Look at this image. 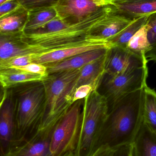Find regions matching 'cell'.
Here are the masks:
<instances>
[{
	"instance_id": "obj_1",
	"label": "cell",
	"mask_w": 156,
	"mask_h": 156,
	"mask_svg": "<svg viewBox=\"0 0 156 156\" xmlns=\"http://www.w3.org/2000/svg\"><path fill=\"white\" fill-rule=\"evenodd\" d=\"M144 88L125 95L109 111L93 155L101 148L113 149L133 143L143 122Z\"/></svg>"
},
{
	"instance_id": "obj_2",
	"label": "cell",
	"mask_w": 156,
	"mask_h": 156,
	"mask_svg": "<svg viewBox=\"0 0 156 156\" xmlns=\"http://www.w3.org/2000/svg\"><path fill=\"white\" fill-rule=\"evenodd\" d=\"M81 69L50 74L43 81L45 102L38 130L53 129L67 113L73 104V96Z\"/></svg>"
},
{
	"instance_id": "obj_3",
	"label": "cell",
	"mask_w": 156,
	"mask_h": 156,
	"mask_svg": "<svg viewBox=\"0 0 156 156\" xmlns=\"http://www.w3.org/2000/svg\"><path fill=\"white\" fill-rule=\"evenodd\" d=\"M16 93L14 101L15 132L11 147L24 141L38 130L45 102L43 81L30 83L22 86Z\"/></svg>"
},
{
	"instance_id": "obj_4",
	"label": "cell",
	"mask_w": 156,
	"mask_h": 156,
	"mask_svg": "<svg viewBox=\"0 0 156 156\" xmlns=\"http://www.w3.org/2000/svg\"><path fill=\"white\" fill-rule=\"evenodd\" d=\"M112 9L111 5H105L84 21L68 26L55 33L43 34L23 33L22 41L33 47L37 53H45L77 44L90 38L89 33L91 27Z\"/></svg>"
},
{
	"instance_id": "obj_5",
	"label": "cell",
	"mask_w": 156,
	"mask_h": 156,
	"mask_svg": "<svg viewBox=\"0 0 156 156\" xmlns=\"http://www.w3.org/2000/svg\"><path fill=\"white\" fill-rule=\"evenodd\" d=\"M106 98L97 90L83 100L80 128L75 152L77 156H92L101 128L108 113Z\"/></svg>"
},
{
	"instance_id": "obj_6",
	"label": "cell",
	"mask_w": 156,
	"mask_h": 156,
	"mask_svg": "<svg viewBox=\"0 0 156 156\" xmlns=\"http://www.w3.org/2000/svg\"><path fill=\"white\" fill-rule=\"evenodd\" d=\"M83 99L74 102L53 128L50 140L53 156H63L74 152L80 128Z\"/></svg>"
},
{
	"instance_id": "obj_7",
	"label": "cell",
	"mask_w": 156,
	"mask_h": 156,
	"mask_svg": "<svg viewBox=\"0 0 156 156\" xmlns=\"http://www.w3.org/2000/svg\"><path fill=\"white\" fill-rule=\"evenodd\" d=\"M148 74L147 66L115 76L105 73L97 91L106 98L109 111L125 95L143 88Z\"/></svg>"
},
{
	"instance_id": "obj_8",
	"label": "cell",
	"mask_w": 156,
	"mask_h": 156,
	"mask_svg": "<svg viewBox=\"0 0 156 156\" xmlns=\"http://www.w3.org/2000/svg\"><path fill=\"white\" fill-rule=\"evenodd\" d=\"M147 58L137 55L127 48L112 46L108 48L105 62V73L120 75L147 67Z\"/></svg>"
},
{
	"instance_id": "obj_9",
	"label": "cell",
	"mask_w": 156,
	"mask_h": 156,
	"mask_svg": "<svg viewBox=\"0 0 156 156\" xmlns=\"http://www.w3.org/2000/svg\"><path fill=\"white\" fill-rule=\"evenodd\" d=\"M105 5L103 0H59L55 8L58 16L72 25L84 21Z\"/></svg>"
},
{
	"instance_id": "obj_10",
	"label": "cell",
	"mask_w": 156,
	"mask_h": 156,
	"mask_svg": "<svg viewBox=\"0 0 156 156\" xmlns=\"http://www.w3.org/2000/svg\"><path fill=\"white\" fill-rule=\"evenodd\" d=\"M53 128L37 130L24 141L11 147L4 156H53L50 145Z\"/></svg>"
},
{
	"instance_id": "obj_11",
	"label": "cell",
	"mask_w": 156,
	"mask_h": 156,
	"mask_svg": "<svg viewBox=\"0 0 156 156\" xmlns=\"http://www.w3.org/2000/svg\"><path fill=\"white\" fill-rule=\"evenodd\" d=\"M110 47L107 40L88 38L71 46L42 53L33 63L43 65L53 64L92 50Z\"/></svg>"
},
{
	"instance_id": "obj_12",
	"label": "cell",
	"mask_w": 156,
	"mask_h": 156,
	"mask_svg": "<svg viewBox=\"0 0 156 156\" xmlns=\"http://www.w3.org/2000/svg\"><path fill=\"white\" fill-rule=\"evenodd\" d=\"M0 109L1 154L4 156L13 145L15 132L14 102L11 95H4Z\"/></svg>"
},
{
	"instance_id": "obj_13",
	"label": "cell",
	"mask_w": 156,
	"mask_h": 156,
	"mask_svg": "<svg viewBox=\"0 0 156 156\" xmlns=\"http://www.w3.org/2000/svg\"><path fill=\"white\" fill-rule=\"evenodd\" d=\"M135 19L117 12L113 8L104 18L91 27L89 38L108 40L129 25Z\"/></svg>"
},
{
	"instance_id": "obj_14",
	"label": "cell",
	"mask_w": 156,
	"mask_h": 156,
	"mask_svg": "<svg viewBox=\"0 0 156 156\" xmlns=\"http://www.w3.org/2000/svg\"><path fill=\"white\" fill-rule=\"evenodd\" d=\"M109 48L92 50L59 62L45 66L47 68L49 75L80 69L88 64L105 56Z\"/></svg>"
},
{
	"instance_id": "obj_15",
	"label": "cell",
	"mask_w": 156,
	"mask_h": 156,
	"mask_svg": "<svg viewBox=\"0 0 156 156\" xmlns=\"http://www.w3.org/2000/svg\"><path fill=\"white\" fill-rule=\"evenodd\" d=\"M23 33L0 34V60L34 53L32 47L22 41Z\"/></svg>"
},
{
	"instance_id": "obj_16",
	"label": "cell",
	"mask_w": 156,
	"mask_h": 156,
	"mask_svg": "<svg viewBox=\"0 0 156 156\" xmlns=\"http://www.w3.org/2000/svg\"><path fill=\"white\" fill-rule=\"evenodd\" d=\"M132 144L133 156H156V133L144 121Z\"/></svg>"
},
{
	"instance_id": "obj_17",
	"label": "cell",
	"mask_w": 156,
	"mask_h": 156,
	"mask_svg": "<svg viewBox=\"0 0 156 156\" xmlns=\"http://www.w3.org/2000/svg\"><path fill=\"white\" fill-rule=\"evenodd\" d=\"M106 55L81 69L77 81V88L84 84H90L94 90H97L105 73Z\"/></svg>"
},
{
	"instance_id": "obj_18",
	"label": "cell",
	"mask_w": 156,
	"mask_h": 156,
	"mask_svg": "<svg viewBox=\"0 0 156 156\" xmlns=\"http://www.w3.org/2000/svg\"><path fill=\"white\" fill-rule=\"evenodd\" d=\"M29 11L20 5L14 11L0 17V34L24 32Z\"/></svg>"
},
{
	"instance_id": "obj_19",
	"label": "cell",
	"mask_w": 156,
	"mask_h": 156,
	"mask_svg": "<svg viewBox=\"0 0 156 156\" xmlns=\"http://www.w3.org/2000/svg\"><path fill=\"white\" fill-rule=\"evenodd\" d=\"M46 77L16 69H0V82L3 88H8L21 83L43 81Z\"/></svg>"
},
{
	"instance_id": "obj_20",
	"label": "cell",
	"mask_w": 156,
	"mask_h": 156,
	"mask_svg": "<svg viewBox=\"0 0 156 156\" xmlns=\"http://www.w3.org/2000/svg\"><path fill=\"white\" fill-rule=\"evenodd\" d=\"M114 10L133 18L149 16L156 12V0L132 4L110 5Z\"/></svg>"
},
{
	"instance_id": "obj_21",
	"label": "cell",
	"mask_w": 156,
	"mask_h": 156,
	"mask_svg": "<svg viewBox=\"0 0 156 156\" xmlns=\"http://www.w3.org/2000/svg\"><path fill=\"white\" fill-rule=\"evenodd\" d=\"M148 16H145L135 18L121 32L107 40L110 46L127 48V44L130 39L146 24Z\"/></svg>"
},
{
	"instance_id": "obj_22",
	"label": "cell",
	"mask_w": 156,
	"mask_h": 156,
	"mask_svg": "<svg viewBox=\"0 0 156 156\" xmlns=\"http://www.w3.org/2000/svg\"><path fill=\"white\" fill-rule=\"evenodd\" d=\"M57 16L55 7L40 8L29 11L28 19L24 32L37 29Z\"/></svg>"
},
{
	"instance_id": "obj_23",
	"label": "cell",
	"mask_w": 156,
	"mask_h": 156,
	"mask_svg": "<svg viewBox=\"0 0 156 156\" xmlns=\"http://www.w3.org/2000/svg\"><path fill=\"white\" fill-rule=\"evenodd\" d=\"M144 90L143 121L156 133V91L147 84Z\"/></svg>"
},
{
	"instance_id": "obj_24",
	"label": "cell",
	"mask_w": 156,
	"mask_h": 156,
	"mask_svg": "<svg viewBox=\"0 0 156 156\" xmlns=\"http://www.w3.org/2000/svg\"><path fill=\"white\" fill-rule=\"evenodd\" d=\"M127 48L134 54L147 58V54L150 51L151 47L146 24L130 39Z\"/></svg>"
},
{
	"instance_id": "obj_25",
	"label": "cell",
	"mask_w": 156,
	"mask_h": 156,
	"mask_svg": "<svg viewBox=\"0 0 156 156\" xmlns=\"http://www.w3.org/2000/svg\"><path fill=\"white\" fill-rule=\"evenodd\" d=\"M147 37L150 43V51L147 54V61L156 62V12L148 16L146 23Z\"/></svg>"
},
{
	"instance_id": "obj_26",
	"label": "cell",
	"mask_w": 156,
	"mask_h": 156,
	"mask_svg": "<svg viewBox=\"0 0 156 156\" xmlns=\"http://www.w3.org/2000/svg\"><path fill=\"white\" fill-rule=\"evenodd\" d=\"M42 53H30L4 60H0V69L24 66L33 63Z\"/></svg>"
},
{
	"instance_id": "obj_27",
	"label": "cell",
	"mask_w": 156,
	"mask_h": 156,
	"mask_svg": "<svg viewBox=\"0 0 156 156\" xmlns=\"http://www.w3.org/2000/svg\"><path fill=\"white\" fill-rule=\"evenodd\" d=\"M69 25L63 22L58 16H57L50 22L37 29L32 31L24 32V33L35 34H50L60 31L61 29L65 28Z\"/></svg>"
},
{
	"instance_id": "obj_28",
	"label": "cell",
	"mask_w": 156,
	"mask_h": 156,
	"mask_svg": "<svg viewBox=\"0 0 156 156\" xmlns=\"http://www.w3.org/2000/svg\"><path fill=\"white\" fill-rule=\"evenodd\" d=\"M28 11L40 8L55 7L59 0H16Z\"/></svg>"
},
{
	"instance_id": "obj_29",
	"label": "cell",
	"mask_w": 156,
	"mask_h": 156,
	"mask_svg": "<svg viewBox=\"0 0 156 156\" xmlns=\"http://www.w3.org/2000/svg\"><path fill=\"white\" fill-rule=\"evenodd\" d=\"M12 68L19 69L28 73L38 74L44 77H47L49 75L48 72L47 68L46 66L36 63H31L24 66L16 67Z\"/></svg>"
},
{
	"instance_id": "obj_30",
	"label": "cell",
	"mask_w": 156,
	"mask_h": 156,
	"mask_svg": "<svg viewBox=\"0 0 156 156\" xmlns=\"http://www.w3.org/2000/svg\"><path fill=\"white\" fill-rule=\"evenodd\" d=\"M93 90H94L93 87L90 84H84L79 86L76 89L74 92L73 103L79 100L85 99Z\"/></svg>"
},
{
	"instance_id": "obj_31",
	"label": "cell",
	"mask_w": 156,
	"mask_h": 156,
	"mask_svg": "<svg viewBox=\"0 0 156 156\" xmlns=\"http://www.w3.org/2000/svg\"><path fill=\"white\" fill-rule=\"evenodd\" d=\"M20 5L16 0H11L0 5V17L14 11Z\"/></svg>"
},
{
	"instance_id": "obj_32",
	"label": "cell",
	"mask_w": 156,
	"mask_h": 156,
	"mask_svg": "<svg viewBox=\"0 0 156 156\" xmlns=\"http://www.w3.org/2000/svg\"><path fill=\"white\" fill-rule=\"evenodd\" d=\"M112 150V156H133L132 144L120 146Z\"/></svg>"
},
{
	"instance_id": "obj_33",
	"label": "cell",
	"mask_w": 156,
	"mask_h": 156,
	"mask_svg": "<svg viewBox=\"0 0 156 156\" xmlns=\"http://www.w3.org/2000/svg\"><path fill=\"white\" fill-rule=\"evenodd\" d=\"M153 0H113L110 5L118 4H132L136 3L143 2Z\"/></svg>"
},
{
	"instance_id": "obj_34",
	"label": "cell",
	"mask_w": 156,
	"mask_h": 156,
	"mask_svg": "<svg viewBox=\"0 0 156 156\" xmlns=\"http://www.w3.org/2000/svg\"><path fill=\"white\" fill-rule=\"evenodd\" d=\"M112 149L101 148L98 150L92 156H112Z\"/></svg>"
},
{
	"instance_id": "obj_35",
	"label": "cell",
	"mask_w": 156,
	"mask_h": 156,
	"mask_svg": "<svg viewBox=\"0 0 156 156\" xmlns=\"http://www.w3.org/2000/svg\"><path fill=\"white\" fill-rule=\"evenodd\" d=\"M63 156H77L74 152H70L67 153L66 154Z\"/></svg>"
},
{
	"instance_id": "obj_36",
	"label": "cell",
	"mask_w": 156,
	"mask_h": 156,
	"mask_svg": "<svg viewBox=\"0 0 156 156\" xmlns=\"http://www.w3.org/2000/svg\"><path fill=\"white\" fill-rule=\"evenodd\" d=\"M113 0H103L104 1V3L106 5H109Z\"/></svg>"
},
{
	"instance_id": "obj_37",
	"label": "cell",
	"mask_w": 156,
	"mask_h": 156,
	"mask_svg": "<svg viewBox=\"0 0 156 156\" xmlns=\"http://www.w3.org/2000/svg\"><path fill=\"white\" fill-rule=\"evenodd\" d=\"M11 1V0H0V5L5 2H8V1Z\"/></svg>"
}]
</instances>
